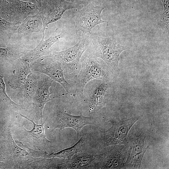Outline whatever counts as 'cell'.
I'll return each instance as SVG.
<instances>
[{
	"label": "cell",
	"mask_w": 169,
	"mask_h": 169,
	"mask_svg": "<svg viewBox=\"0 0 169 169\" xmlns=\"http://www.w3.org/2000/svg\"><path fill=\"white\" fill-rule=\"evenodd\" d=\"M67 31L63 27L57 28L52 34L47 39H44L43 33L39 44L33 49L28 51L21 58L30 64L47 55L50 52L51 46L56 42L64 38L66 35Z\"/></svg>",
	"instance_id": "obj_13"
},
{
	"label": "cell",
	"mask_w": 169,
	"mask_h": 169,
	"mask_svg": "<svg viewBox=\"0 0 169 169\" xmlns=\"http://www.w3.org/2000/svg\"><path fill=\"white\" fill-rule=\"evenodd\" d=\"M112 82L94 79L86 85L82 99L90 114L96 113L107 103L111 95Z\"/></svg>",
	"instance_id": "obj_4"
},
{
	"label": "cell",
	"mask_w": 169,
	"mask_h": 169,
	"mask_svg": "<svg viewBox=\"0 0 169 169\" xmlns=\"http://www.w3.org/2000/svg\"><path fill=\"white\" fill-rule=\"evenodd\" d=\"M139 119V117H135L124 120L119 117L108 119L107 122H110L111 126L106 131H100L97 145L102 148L117 144L128 145V133Z\"/></svg>",
	"instance_id": "obj_6"
},
{
	"label": "cell",
	"mask_w": 169,
	"mask_h": 169,
	"mask_svg": "<svg viewBox=\"0 0 169 169\" xmlns=\"http://www.w3.org/2000/svg\"><path fill=\"white\" fill-rule=\"evenodd\" d=\"M104 8L102 6H95L92 2L74 12L72 18L75 22L76 31H81L84 34H90L92 29L98 24L111 23L104 21L101 18V13Z\"/></svg>",
	"instance_id": "obj_7"
},
{
	"label": "cell",
	"mask_w": 169,
	"mask_h": 169,
	"mask_svg": "<svg viewBox=\"0 0 169 169\" xmlns=\"http://www.w3.org/2000/svg\"><path fill=\"white\" fill-rule=\"evenodd\" d=\"M85 138L82 136L79 140L73 146L62 150L56 153H50L46 151L34 150L33 152V156L36 158H59L64 160L70 159L74 155L81 151L84 144Z\"/></svg>",
	"instance_id": "obj_19"
},
{
	"label": "cell",
	"mask_w": 169,
	"mask_h": 169,
	"mask_svg": "<svg viewBox=\"0 0 169 169\" xmlns=\"http://www.w3.org/2000/svg\"><path fill=\"white\" fill-rule=\"evenodd\" d=\"M47 58V61L44 63L41 62L39 59L32 62L31 69L48 76L61 85L67 94L72 95V85L66 80L61 63L52 58Z\"/></svg>",
	"instance_id": "obj_10"
},
{
	"label": "cell",
	"mask_w": 169,
	"mask_h": 169,
	"mask_svg": "<svg viewBox=\"0 0 169 169\" xmlns=\"http://www.w3.org/2000/svg\"><path fill=\"white\" fill-rule=\"evenodd\" d=\"M80 4L66 0H43L37 14L41 18L44 28L60 19L67 10L77 8Z\"/></svg>",
	"instance_id": "obj_9"
},
{
	"label": "cell",
	"mask_w": 169,
	"mask_h": 169,
	"mask_svg": "<svg viewBox=\"0 0 169 169\" xmlns=\"http://www.w3.org/2000/svg\"><path fill=\"white\" fill-rule=\"evenodd\" d=\"M145 134L138 129L129 136L128 154L122 168H141L143 157L148 148L145 145Z\"/></svg>",
	"instance_id": "obj_8"
},
{
	"label": "cell",
	"mask_w": 169,
	"mask_h": 169,
	"mask_svg": "<svg viewBox=\"0 0 169 169\" xmlns=\"http://www.w3.org/2000/svg\"><path fill=\"white\" fill-rule=\"evenodd\" d=\"M90 36V44L86 50L94 56L102 59L114 75L118 69L120 54L128 48L120 45L109 36L96 32H91Z\"/></svg>",
	"instance_id": "obj_3"
},
{
	"label": "cell",
	"mask_w": 169,
	"mask_h": 169,
	"mask_svg": "<svg viewBox=\"0 0 169 169\" xmlns=\"http://www.w3.org/2000/svg\"><path fill=\"white\" fill-rule=\"evenodd\" d=\"M90 42V36L82 33L78 43L69 48L59 52H50L47 55L39 59L43 60L51 58L60 62L65 77L73 81L79 74L80 69V59L88 49Z\"/></svg>",
	"instance_id": "obj_2"
},
{
	"label": "cell",
	"mask_w": 169,
	"mask_h": 169,
	"mask_svg": "<svg viewBox=\"0 0 169 169\" xmlns=\"http://www.w3.org/2000/svg\"><path fill=\"white\" fill-rule=\"evenodd\" d=\"M70 0L71 1V2L74 3L75 0Z\"/></svg>",
	"instance_id": "obj_27"
},
{
	"label": "cell",
	"mask_w": 169,
	"mask_h": 169,
	"mask_svg": "<svg viewBox=\"0 0 169 169\" xmlns=\"http://www.w3.org/2000/svg\"><path fill=\"white\" fill-rule=\"evenodd\" d=\"M50 118L51 132L56 129L61 131L66 128H71L76 131L78 139L84 126L95 124V119L92 116H85L82 113L78 116L70 114L66 112L63 106L59 104L54 107Z\"/></svg>",
	"instance_id": "obj_5"
},
{
	"label": "cell",
	"mask_w": 169,
	"mask_h": 169,
	"mask_svg": "<svg viewBox=\"0 0 169 169\" xmlns=\"http://www.w3.org/2000/svg\"><path fill=\"white\" fill-rule=\"evenodd\" d=\"M103 153L93 154L79 151L70 159L59 164L58 168L98 169Z\"/></svg>",
	"instance_id": "obj_14"
},
{
	"label": "cell",
	"mask_w": 169,
	"mask_h": 169,
	"mask_svg": "<svg viewBox=\"0 0 169 169\" xmlns=\"http://www.w3.org/2000/svg\"><path fill=\"white\" fill-rule=\"evenodd\" d=\"M28 51L21 44H9L6 48L0 47V59L14 62Z\"/></svg>",
	"instance_id": "obj_22"
},
{
	"label": "cell",
	"mask_w": 169,
	"mask_h": 169,
	"mask_svg": "<svg viewBox=\"0 0 169 169\" xmlns=\"http://www.w3.org/2000/svg\"><path fill=\"white\" fill-rule=\"evenodd\" d=\"M40 73H32L28 76L24 84L20 89L17 94L22 100L24 106L26 103H33V99L36 91Z\"/></svg>",
	"instance_id": "obj_20"
},
{
	"label": "cell",
	"mask_w": 169,
	"mask_h": 169,
	"mask_svg": "<svg viewBox=\"0 0 169 169\" xmlns=\"http://www.w3.org/2000/svg\"><path fill=\"white\" fill-rule=\"evenodd\" d=\"M113 74L107 64L101 62L87 50L80 59L79 73L72 81L73 94L74 98H82L85 86L94 79L113 81Z\"/></svg>",
	"instance_id": "obj_1"
},
{
	"label": "cell",
	"mask_w": 169,
	"mask_h": 169,
	"mask_svg": "<svg viewBox=\"0 0 169 169\" xmlns=\"http://www.w3.org/2000/svg\"><path fill=\"white\" fill-rule=\"evenodd\" d=\"M7 136L10 154L15 165L23 167L28 166L37 158L33 157L29 152L17 145L12 136L11 123L8 126Z\"/></svg>",
	"instance_id": "obj_16"
},
{
	"label": "cell",
	"mask_w": 169,
	"mask_h": 169,
	"mask_svg": "<svg viewBox=\"0 0 169 169\" xmlns=\"http://www.w3.org/2000/svg\"><path fill=\"white\" fill-rule=\"evenodd\" d=\"M9 4L12 22L20 23L28 16L36 14L39 8L32 2L21 0H7Z\"/></svg>",
	"instance_id": "obj_17"
},
{
	"label": "cell",
	"mask_w": 169,
	"mask_h": 169,
	"mask_svg": "<svg viewBox=\"0 0 169 169\" xmlns=\"http://www.w3.org/2000/svg\"><path fill=\"white\" fill-rule=\"evenodd\" d=\"M5 87L3 76L0 73V96L5 101L13 107L14 109L16 110L24 109V107L22 104L21 105L18 104L10 99L6 93Z\"/></svg>",
	"instance_id": "obj_24"
},
{
	"label": "cell",
	"mask_w": 169,
	"mask_h": 169,
	"mask_svg": "<svg viewBox=\"0 0 169 169\" xmlns=\"http://www.w3.org/2000/svg\"><path fill=\"white\" fill-rule=\"evenodd\" d=\"M43 21L37 13L27 17L19 25L17 33L28 35L33 33H44Z\"/></svg>",
	"instance_id": "obj_21"
},
{
	"label": "cell",
	"mask_w": 169,
	"mask_h": 169,
	"mask_svg": "<svg viewBox=\"0 0 169 169\" xmlns=\"http://www.w3.org/2000/svg\"><path fill=\"white\" fill-rule=\"evenodd\" d=\"M54 81L48 76L40 73L37 89L33 99L34 118L42 122L43 111L45 105L49 101L56 97L50 98L52 93L49 88Z\"/></svg>",
	"instance_id": "obj_12"
},
{
	"label": "cell",
	"mask_w": 169,
	"mask_h": 169,
	"mask_svg": "<svg viewBox=\"0 0 169 169\" xmlns=\"http://www.w3.org/2000/svg\"><path fill=\"white\" fill-rule=\"evenodd\" d=\"M94 0H75L74 3L79 4H83L86 5L88 4L92 3Z\"/></svg>",
	"instance_id": "obj_25"
},
{
	"label": "cell",
	"mask_w": 169,
	"mask_h": 169,
	"mask_svg": "<svg viewBox=\"0 0 169 169\" xmlns=\"http://www.w3.org/2000/svg\"><path fill=\"white\" fill-rule=\"evenodd\" d=\"M20 116L31 122L33 125V128L30 131L26 129L23 125L19 126V134L21 139L27 142L34 148L43 150L44 148L49 146L52 143L46 137L45 134L44 124L46 120L40 124L35 123L34 118L30 120L25 115L18 113Z\"/></svg>",
	"instance_id": "obj_11"
},
{
	"label": "cell",
	"mask_w": 169,
	"mask_h": 169,
	"mask_svg": "<svg viewBox=\"0 0 169 169\" xmlns=\"http://www.w3.org/2000/svg\"><path fill=\"white\" fill-rule=\"evenodd\" d=\"M13 63L15 69L10 77L8 84L13 89H20L25 83L27 77L31 72L30 64L21 57Z\"/></svg>",
	"instance_id": "obj_18"
},
{
	"label": "cell",
	"mask_w": 169,
	"mask_h": 169,
	"mask_svg": "<svg viewBox=\"0 0 169 169\" xmlns=\"http://www.w3.org/2000/svg\"><path fill=\"white\" fill-rule=\"evenodd\" d=\"M20 23L9 22L0 16V37L6 42L16 33Z\"/></svg>",
	"instance_id": "obj_23"
},
{
	"label": "cell",
	"mask_w": 169,
	"mask_h": 169,
	"mask_svg": "<svg viewBox=\"0 0 169 169\" xmlns=\"http://www.w3.org/2000/svg\"><path fill=\"white\" fill-rule=\"evenodd\" d=\"M128 146L117 144L110 151L103 153L99 169H121L126 160Z\"/></svg>",
	"instance_id": "obj_15"
},
{
	"label": "cell",
	"mask_w": 169,
	"mask_h": 169,
	"mask_svg": "<svg viewBox=\"0 0 169 169\" xmlns=\"http://www.w3.org/2000/svg\"><path fill=\"white\" fill-rule=\"evenodd\" d=\"M38 4L40 7L41 6L43 0H35Z\"/></svg>",
	"instance_id": "obj_26"
}]
</instances>
